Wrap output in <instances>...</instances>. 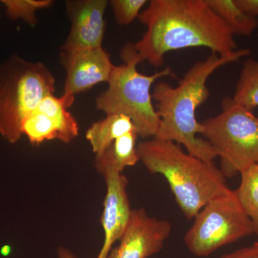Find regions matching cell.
<instances>
[{"mask_svg":"<svg viewBox=\"0 0 258 258\" xmlns=\"http://www.w3.org/2000/svg\"><path fill=\"white\" fill-rule=\"evenodd\" d=\"M139 19L147 30L134 47L141 61L154 67L171 51L204 47L226 57L238 50L232 29L207 0H152Z\"/></svg>","mask_w":258,"mask_h":258,"instance_id":"cell-1","label":"cell"},{"mask_svg":"<svg viewBox=\"0 0 258 258\" xmlns=\"http://www.w3.org/2000/svg\"><path fill=\"white\" fill-rule=\"evenodd\" d=\"M249 54V49H240L230 56L215 53L191 66L176 87L158 82L153 88L160 124L156 138L184 146L186 152L205 162L213 163L217 157L215 149L198 134L203 132V123L197 120V109L208 99L207 82L217 69L240 60Z\"/></svg>","mask_w":258,"mask_h":258,"instance_id":"cell-2","label":"cell"},{"mask_svg":"<svg viewBox=\"0 0 258 258\" xmlns=\"http://www.w3.org/2000/svg\"><path fill=\"white\" fill-rule=\"evenodd\" d=\"M137 151L148 171L167 180L188 219L194 218L211 199L228 189L225 176L214 163L184 152L179 144L153 137L139 143Z\"/></svg>","mask_w":258,"mask_h":258,"instance_id":"cell-3","label":"cell"},{"mask_svg":"<svg viewBox=\"0 0 258 258\" xmlns=\"http://www.w3.org/2000/svg\"><path fill=\"white\" fill-rule=\"evenodd\" d=\"M123 63L114 66L106 91L97 96V109L107 115L122 114L133 122L139 137H154L160 118L152 102L151 89L158 79L174 77L170 68L152 75L141 74L137 66L142 62L133 43L125 44L120 51Z\"/></svg>","mask_w":258,"mask_h":258,"instance_id":"cell-4","label":"cell"},{"mask_svg":"<svg viewBox=\"0 0 258 258\" xmlns=\"http://www.w3.org/2000/svg\"><path fill=\"white\" fill-rule=\"evenodd\" d=\"M55 90V77L46 66L10 56L0 64V135L18 142L24 120Z\"/></svg>","mask_w":258,"mask_h":258,"instance_id":"cell-5","label":"cell"},{"mask_svg":"<svg viewBox=\"0 0 258 258\" xmlns=\"http://www.w3.org/2000/svg\"><path fill=\"white\" fill-rule=\"evenodd\" d=\"M222 111L203 122V135L221 159V170L232 177L258 163V117L226 97Z\"/></svg>","mask_w":258,"mask_h":258,"instance_id":"cell-6","label":"cell"},{"mask_svg":"<svg viewBox=\"0 0 258 258\" xmlns=\"http://www.w3.org/2000/svg\"><path fill=\"white\" fill-rule=\"evenodd\" d=\"M254 234L253 226L235 191L211 199L195 217L184 242L191 253L208 257L217 249Z\"/></svg>","mask_w":258,"mask_h":258,"instance_id":"cell-7","label":"cell"},{"mask_svg":"<svg viewBox=\"0 0 258 258\" xmlns=\"http://www.w3.org/2000/svg\"><path fill=\"white\" fill-rule=\"evenodd\" d=\"M74 100L75 96L66 94L45 97L24 120L22 135H25L32 145L52 140L71 143L79 132L77 120L69 111Z\"/></svg>","mask_w":258,"mask_h":258,"instance_id":"cell-8","label":"cell"},{"mask_svg":"<svg viewBox=\"0 0 258 258\" xmlns=\"http://www.w3.org/2000/svg\"><path fill=\"white\" fill-rule=\"evenodd\" d=\"M171 231L165 220L149 216L144 208L132 210L120 243L107 258H148L162 249Z\"/></svg>","mask_w":258,"mask_h":258,"instance_id":"cell-9","label":"cell"},{"mask_svg":"<svg viewBox=\"0 0 258 258\" xmlns=\"http://www.w3.org/2000/svg\"><path fill=\"white\" fill-rule=\"evenodd\" d=\"M66 11L71 20V31L62 52L88 50L102 47L106 21L104 15L107 0L66 1Z\"/></svg>","mask_w":258,"mask_h":258,"instance_id":"cell-10","label":"cell"},{"mask_svg":"<svg viewBox=\"0 0 258 258\" xmlns=\"http://www.w3.org/2000/svg\"><path fill=\"white\" fill-rule=\"evenodd\" d=\"M60 60L66 72L63 94L74 96L98 83H108L115 66L103 47L62 52Z\"/></svg>","mask_w":258,"mask_h":258,"instance_id":"cell-11","label":"cell"},{"mask_svg":"<svg viewBox=\"0 0 258 258\" xmlns=\"http://www.w3.org/2000/svg\"><path fill=\"white\" fill-rule=\"evenodd\" d=\"M103 176L106 184L101 217L104 242L96 258L108 257L113 244L120 240L124 234L132 212L127 194V178L116 171H108Z\"/></svg>","mask_w":258,"mask_h":258,"instance_id":"cell-12","label":"cell"},{"mask_svg":"<svg viewBox=\"0 0 258 258\" xmlns=\"http://www.w3.org/2000/svg\"><path fill=\"white\" fill-rule=\"evenodd\" d=\"M137 132L125 134L115 141L99 157H96V170L102 175L108 171L122 173L125 168L133 166L138 162Z\"/></svg>","mask_w":258,"mask_h":258,"instance_id":"cell-13","label":"cell"},{"mask_svg":"<svg viewBox=\"0 0 258 258\" xmlns=\"http://www.w3.org/2000/svg\"><path fill=\"white\" fill-rule=\"evenodd\" d=\"M137 132L133 122L124 115H107L104 119L93 123L88 129L86 139L96 157L101 156L116 139Z\"/></svg>","mask_w":258,"mask_h":258,"instance_id":"cell-14","label":"cell"},{"mask_svg":"<svg viewBox=\"0 0 258 258\" xmlns=\"http://www.w3.org/2000/svg\"><path fill=\"white\" fill-rule=\"evenodd\" d=\"M207 3L235 35L249 36L258 27L257 19L242 11L235 0H207Z\"/></svg>","mask_w":258,"mask_h":258,"instance_id":"cell-15","label":"cell"},{"mask_svg":"<svg viewBox=\"0 0 258 258\" xmlns=\"http://www.w3.org/2000/svg\"><path fill=\"white\" fill-rule=\"evenodd\" d=\"M240 174V184L235 193L252 222L254 234L258 235V163L249 166Z\"/></svg>","mask_w":258,"mask_h":258,"instance_id":"cell-16","label":"cell"},{"mask_svg":"<svg viewBox=\"0 0 258 258\" xmlns=\"http://www.w3.org/2000/svg\"><path fill=\"white\" fill-rule=\"evenodd\" d=\"M232 98L249 111L258 108V60L244 61Z\"/></svg>","mask_w":258,"mask_h":258,"instance_id":"cell-17","label":"cell"},{"mask_svg":"<svg viewBox=\"0 0 258 258\" xmlns=\"http://www.w3.org/2000/svg\"><path fill=\"white\" fill-rule=\"evenodd\" d=\"M6 14L11 20H21L32 26L37 22L36 13L38 10L50 8L52 0H1Z\"/></svg>","mask_w":258,"mask_h":258,"instance_id":"cell-18","label":"cell"},{"mask_svg":"<svg viewBox=\"0 0 258 258\" xmlns=\"http://www.w3.org/2000/svg\"><path fill=\"white\" fill-rule=\"evenodd\" d=\"M147 0H111V5L115 21L119 25H128L139 18Z\"/></svg>","mask_w":258,"mask_h":258,"instance_id":"cell-19","label":"cell"},{"mask_svg":"<svg viewBox=\"0 0 258 258\" xmlns=\"http://www.w3.org/2000/svg\"><path fill=\"white\" fill-rule=\"evenodd\" d=\"M220 258H258V242H254L249 247L223 254Z\"/></svg>","mask_w":258,"mask_h":258,"instance_id":"cell-20","label":"cell"},{"mask_svg":"<svg viewBox=\"0 0 258 258\" xmlns=\"http://www.w3.org/2000/svg\"><path fill=\"white\" fill-rule=\"evenodd\" d=\"M236 5L242 11L251 16L258 17V0H235Z\"/></svg>","mask_w":258,"mask_h":258,"instance_id":"cell-21","label":"cell"},{"mask_svg":"<svg viewBox=\"0 0 258 258\" xmlns=\"http://www.w3.org/2000/svg\"><path fill=\"white\" fill-rule=\"evenodd\" d=\"M57 256L58 258H77L71 250L62 247L57 249Z\"/></svg>","mask_w":258,"mask_h":258,"instance_id":"cell-22","label":"cell"},{"mask_svg":"<svg viewBox=\"0 0 258 258\" xmlns=\"http://www.w3.org/2000/svg\"><path fill=\"white\" fill-rule=\"evenodd\" d=\"M0 18H1V14H0Z\"/></svg>","mask_w":258,"mask_h":258,"instance_id":"cell-23","label":"cell"}]
</instances>
